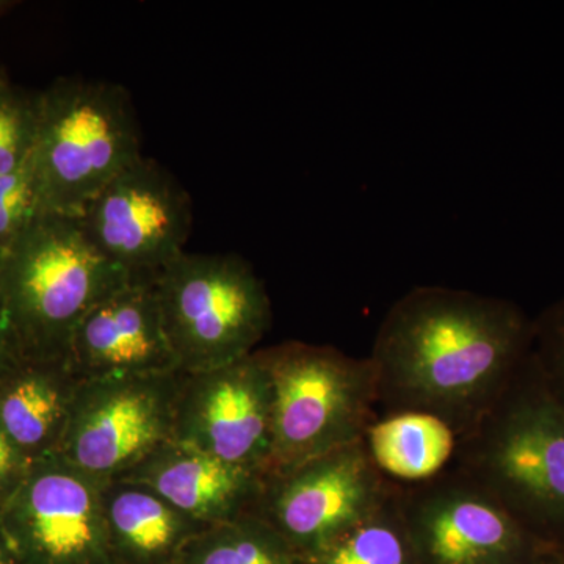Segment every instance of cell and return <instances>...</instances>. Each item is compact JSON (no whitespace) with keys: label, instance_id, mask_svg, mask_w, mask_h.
Returning a JSON list of instances; mask_svg holds the SVG:
<instances>
[{"label":"cell","instance_id":"17","mask_svg":"<svg viewBox=\"0 0 564 564\" xmlns=\"http://www.w3.org/2000/svg\"><path fill=\"white\" fill-rule=\"evenodd\" d=\"M364 441L386 477L415 485L432 480L451 466L458 437L432 414L402 413L378 417Z\"/></svg>","mask_w":564,"mask_h":564},{"label":"cell","instance_id":"6","mask_svg":"<svg viewBox=\"0 0 564 564\" xmlns=\"http://www.w3.org/2000/svg\"><path fill=\"white\" fill-rule=\"evenodd\" d=\"M177 369L202 372L247 358L272 326L261 278L237 254L185 251L154 280Z\"/></svg>","mask_w":564,"mask_h":564},{"label":"cell","instance_id":"7","mask_svg":"<svg viewBox=\"0 0 564 564\" xmlns=\"http://www.w3.org/2000/svg\"><path fill=\"white\" fill-rule=\"evenodd\" d=\"M182 372L82 380L57 456L101 481L131 473L173 441Z\"/></svg>","mask_w":564,"mask_h":564},{"label":"cell","instance_id":"1","mask_svg":"<svg viewBox=\"0 0 564 564\" xmlns=\"http://www.w3.org/2000/svg\"><path fill=\"white\" fill-rule=\"evenodd\" d=\"M533 317L511 300L419 285L389 307L372 352L378 415L423 413L462 437L533 350Z\"/></svg>","mask_w":564,"mask_h":564},{"label":"cell","instance_id":"21","mask_svg":"<svg viewBox=\"0 0 564 564\" xmlns=\"http://www.w3.org/2000/svg\"><path fill=\"white\" fill-rule=\"evenodd\" d=\"M41 212L31 163L0 174V254Z\"/></svg>","mask_w":564,"mask_h":564},{"label":"cell","instance_id":"25","mask_svg":"<svg viewBox=\"0 0 564 564\" xmlns=\"http://www.w3.org/2000/svg\"><path fill=\"white\" fill-rule=\"evenodd\" d=\"M0 564H21L9 540H7L6 533H3L2 525H0Z\"/></svg>","mask_w":564,"mask_h":564},{"label":"cell","instance_id":"23","mask_svg":"<svg viewBox=\"0 0 564 564\" xmlns=\"http://www.w3.org/2000/svg\"><path fill=\"white\" fill-rule=\"evenodd\" d=\"M31 462L14 447L0 430V508L20 488Z\"/></svg>","mask_w":564,"mask_h":564},{"label":"cell","instance_id":"9","mask_svg":"<svg viewBox=\"0 0 564 564\" xmlns=\"http://www.w3.org/2000/svg\"><path fill=\"white\" fill-rule=\"evenodd\" d=\"M399 505L419 564H540L551 552L452 466L432 480L400 484Z\"/></svg>","mask_w":564,"mask_h":564},{"label":"cell","instance_id":"16","mask_svg":"<svg viewBox=\"0 0 564 564\" xmlns=\"http://www.w3.org/2000/svg\"><path fill=\"white\" fill-rule=\"evenodd\" d=\"M102 511L117 564H176L206 525L182 513L140 481H104Z\"/></svg>","mask_w":564,"mask_h":564},{"label":"cell","instance_id":"12","mask_svg":"<svg viewBox=\"0 0 564 564\" xmlns=\"http://www.w3.org/2000/svg\"><path fill=\"white\" fill-rule=\"evenodd\" d=\"M173 441L267 473L273 448V391L258 351L215 369L182 372Z\"/></svg>","mask_w":564,"mask_h":564},{"label":"cell","instance_id":"22","mask_svg":"<svg viewBox=\"0 0 564 564\" xmlns=\"http://www.w3.org/2000/svg\"><path fill=\"white\" fill-rule=\"evenodd\" d=\"M533 358L564 408V296L533 317Z\"/></svg>","mask_w":564,"mask_h":564},{"label":"cell","instance_id":"18","mask_svg":"<svg viewBox=\"0 0 564 564\" xmlns=\"http://www.w3.org/2000/svg\"><path fill=\"white\" fill-rule=\"evenodd\" d=\"M176 564H310L256 514L212 525L185 545Z\"/></svg>","mask_w":564,"mask_h":564},{"label":"cell","instance_id":"11","mask_svg":"<svg viewBox=\"0 0 564 564\" xmlns=\"http://www.w3.org/2000/svg\"><path fill=\"white\" fill-rule=\"evenodd\" d=\"M102 485L57 455L31 463L0 508V525L21 564H117L104 522Z\"/></svg>","mask_w":564,"mask_h":564},{"label":"cell","instance_id":"8","mask_svg":"<svg viewBox=\"0 0 564 564\" xmlns=\"http://www.w3.org/2000/svg\"><path fill=\"white\" fill-rule=\"evenodd\" d=\"M399 488L367 451L366 441L263 475L254 514L311 558L377 513Z\"/></svg>","mask_w":564,"mask_h":564},{"label":"cell","instance_id":"4","mask_svg":"<svg viewBox=\"0 0 564 564\" xmlns=\"http://www.w3.org/2000/svg\"><path fill=\"white\" fill-rule=\"evenodd\" d=\"M141 158L135 107L122 85L61 77L39 93L29 163L41 210L79 217Z\"/></svg>","mask_w":564,"mask_h":564},{"label":"cell","instance_id":"10","mask_svg":"<svg viewBox=\"0 0 564 564\" xmlns=\"http://www.w3.org/2000/svg\"><path fill=\"white\" fill-rule=\"evenodd\" d=\"M88 239L132 280L154 281L191 239L188 192L161 163L141 158L79 215Z\"/></svg>","mask_w":564,"mask_h":564},{"label":"cell","instance_id":"13","mask_svg":"<svg viewBox=\"0 0 564 564\" xmlns=\"http://www.w3.org/2000/svg\"><path fill=\"white\" fill-rule=\"evenodd\" d=\"M66 358L80 380L181 372L154 281H129L96 304L74 329Z\"/></svg>","mask_w":564,"mask_h":564},{"label":"cell","instance_id":"5","mask_svg":"<svg viewBox=\"0 0 564 564\" xmlns=\"http://www.w3.org/2000/svg\"><path fill=\"white\" fill-rule=\"evenodd\" d=\"M273 391V448L269 469H289L361 443L377 421L373 364L332 345L288 340L259 348Z\"/></svg>","mask_w":564,"mask_h":564},{"label":"cell","instance_id":"20","mask_svg":"<svg viewBox=\"0 0 564 564\" xmlns=\"http://www.w3.org/2000/svg\"><path fill=\"white\" fill-rule=\"evenodd\" d=\"M39 128V95L17 87L0 69V174L28 161Z\"/></svg>","mask_w":564,"mask_h":564},{"label":"cell","instance_id":"24","mask_svg":"<svg viewBox=\"0 0 564 564\" xmlns=\"http://www.w3.org/2000/svg\"><path fill=\"white\" fill-rule=\"evenodd\" d=\"M22 358L24 355H22L20 340L11 326L9 315L0 303V375L17 366Z\"/></svg>","mask_w":564,"mask_h":564},{"label":"cell","instance_id":"2","mask_svg":"<svg viewBox=\"0 0 564 564\" xmlns=\"http://www.w3.org/2000/svg\"><path fill=\"white\" fill-rule=\"evenodd\" d=\"M451 466L491 494L538 543L564 554V408L533 352L459 437Z\"/></svg>","mask_w":564,"mask_h":564},{"label":"cell","instance_id":"3","mask_svg":"<svg viewBox=\"0 0 564 564\" xmlns=\"http://www.w3.org/2000/svg\"><path fill=\"white\" fill-rule=\"evenodd\" d=\"M129 281L76 215L39 212L0 254V303L24 358L68 361L84 315Z\"/></svg>","mask_w":564,"mask_h":564},{"label":"cell","instance_id":"19","mask_svg":"<svg viewBox=\"0 0 564 564\" xmlns=\"http://www.w3.org/2000/svg\"><path fill=\"white\" fill-rule=\"evenodd\" d=\"M399 492L400 484L377 513L307 558V563L419 564L400 511Z\"/></svg>","mask_w":564,"mask_h":564},{"label":"cell","instance_id":"15","mask_svg":"<svg viewBox=\"0 0 564 564\" xmlns=\"http://www.w3.org/2000/svg\"><path fill=\"white\" fill-rule=\"evenodd\" d=\"M80 381L66 359L22 358L0 375V430L29 462L57 454Z\"/></svg>","mask_w":564,"mask_h":564},{"label":"cell","instance_id":"14","mask_svg":"<svg viewBox=\"0 0 564 564\" xmlns=\"http://www.w3.org/2000/svg\"><path fill=\"white\" fill-rule=\"evenodd\" d=\"M263 475L170 441L121 478L150 486L182 513L212 527L254 514Z\"/></svg>","mask_w":564,"mask_h":564}]
</instances>
